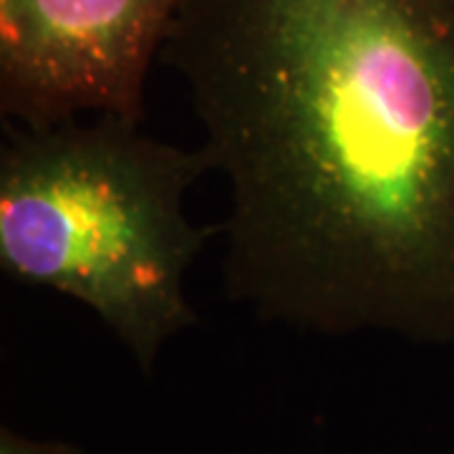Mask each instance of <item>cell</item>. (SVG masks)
Listing matches in <instances>:
<instances>
[{
    "instance_id": "obj_3",
    "label": "cell",
    "mask_w": 454,
    "mask_h": 454,
    "mask_svg": "<svg viewBox=\"0 0 454 454\" xmlns=\"http://www.w3.org/2000/svg\"><path fill=\"white\" fill-rule=\"evenodd\" d=\"M177 3L0 0L3 119L51 127L94 114L139 124Z\"/></svg>"
},
{
    "instance_id": "obj_2",
    "label": "cell",
    "mask_w": 454,
    "mask_h": 454,
    "mask_svg": "<svg viewBox=\"0 0 454 454\" xmlns=\"http://www.w3.org/2000/svg\"><path fill=\"white\" fill-rule=\"evenodd\" d=\"M0 152V265L94 310L145 376L197 324L184 278L210 230L184 192L210 164L116 116L8 127Z\"/></svg>"
},
{
    "instance_id": "obj_4",
    "label": "cell",
    "mask_w": 454,
    "mask_h": 454,
    "mask_svg": "<svg viewBox=\"0 0 454 454\" xmlns=\"http://www.w3.org/2000/svg\"><path fill=\"white\" fill-rule=\"evenodd\" d=\"M0 454H86L83 447L64 439L26 437L11 427L0 429Z\"/></svg>"
},
{
    "instance_id": "obj_1",
    "label": "cell",
    "mask_w": 454,
    "mask_h": 454,
    "mask_svg": "<svg viewBox=\"0 0 454 454\" xmlns=\"http://www.w3.org/2000/svg\"><path fill=\"white\" fill-rule=\"evenodd\" d=\"M162 59L262 321L454 340V0H179Z\"/></svg>"
}]
</instances>
